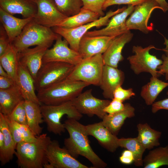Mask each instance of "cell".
<instances>
[{
	"instance_id": "cell-1",
	"label": "cell",
	"mask_w": 168,
	"mask_h": 168,
	"mask_svg": "<svg viewBox=\"0 0 168 168\" xmlns=\"http://www.w3.org/2000/svg\"><path fill=\"white\" fill-rule=\"evenodd\" d=\"M63 124L69 134V137L64 140V147L70 154L76 159L79 155L85 157L94 168L106 167L107 164L95 153L90 145L86 126L72 118H68Z\"/></svg>"
},
{
	"instance_id": "cell-2",
	"label": "cell",
	"mask_w": 168,
	"mask_h": 168,
	"mask_svg": "<svg viewBox=\"0 0 168 168\" xmlns=\"http://www.w3.org/2000/svg\"><path fill=\"white\" fill-rule=\"evenodd\" d=\"M52 140L47 133L37 136L33 142H21L16 145L15 155L21 168H43L47 163L46 152Z\"/></svg>"
},
{
	"instance_id": "cell-3",
	"label": "cell",
	"mask_w": 168,
	"mask_h": 168,
	"mask_svg": "<svg viewBox=\"0 0 168 168\" xmlns=\"http://www.w3.org/2000/svg\"><path fill=\"white\" fill-rule=\"evenodd\" d=\"M89 85L85 82L67 77L47 88L38 91L37 95L42 104L57 105L71 100Z\"/></svg>"
},
{
	"instance_id": "cell-4",
	"label": "cell",
	"mask_w": 168,
	"mask_h": 168,
	"mask_svg": "<svg viewBox=\"0 0 168 168\" xmlns=\"http://www.w3.org/2000/svg\"><path fill=\"white\" fill-rule=\"evenodd\" d=\"M58 35L51 28L38 24L33 19L12 44L19 52L33 46L47 45L50 46Z\"/></svg>"
},
{
	"instance_id": "cell-5",
	"label": "cell",
	"mask_w": 168,
	"mask_h": 168,
	"mask_svg": "<svg viewBox=\"0 0 168 168\" xmlns=\"http://www.w3.org/2000/svg\"><path fill=\"white\" fill-rule=\"evenodd\" d=\"M40 109L48 131L56 135H61L65 131L63 124L61 119L64 115L68 118L80 120L82 117L73 105L72 101H68L55 105L42 104Z\"/></svg>"
},
{
	"instance_id": "cell-6",
	"label": "cell",
	"mask_w": 168,
	"mask_h": 168,
	"mask_svg": "<svg viewBox=\"0 0 168 168\" xmlns=\"http://www.w3.org/2000/svg\"><path fill=\"white\" fill-rule=\"evenodd\" d=\"M104 65L101 54L83 59L74 66L68 77L99 86Z\"/></svg>"
},
{
	"instance_id": "cell-7",
	"label": "cell",
	"mask_w": 168,
	"mask_h": 168,
	"mask_svg": "<svg viewBox=\"0 0 168 168\" xmlns=\"http://www.w3.org/2000/svg\"><path fill=\"white\" fill-rule=\"evenodd\" d=\"M74 65L59 62L43 63L35 80L37 91L47 88L67 78Z\"/></svg>"
},
{
	"instance_id": "cell-8",
	"label": "cell",
	"mask_w": 168,
	"mask_h": 168,
	"mask_svg": "<svg viewBox=\"0 0 168 168\" xmlns=\"http://www.w3.org/2000/svg\"><path fill=\"white\" fill-rule=\"evenodd\" d=\"M126 7L118 8L115 11L110 10L104 16L96 21L74 28H67L59 26L53 27L52 30L61 35L68 42L70 47L78 52L80 40L89 30L94 27L106 26L110 19L114 15L124 11Z\"/></svg>"
},
{
	"instance_id": "cell-9",
	"label": "cell",
	"mask_w": 168,
	"mask_h": 168,
	"mask_svg": "<svg viewBox=\"0 0 168 168\" xmlns=\"http://www.w3.org/2000/svg\"><path fill=\"white\" fill-rule=\"evenodd\" d=\"M156 49L150 45L145 48L140 46H133V52L134 54L127 58L130 68L135 74L138 75L143 72L150 73L152 76L158 77V68L162 63V59L151 54L150 50Z\"/></svg>"
},
{
	"instance_id": "cell-10",
	"label": "cell",
	"mask_w": 168,
	"mask_h": 168,
	"mask_svg": "<svg viewBox=\"0 0 168 168\" xmlns=\"http://www.w3.org/2000/svg\"><path fill=\"white\" fill-rule=\"evenodd\" d=\"M46 157L48 163L44 168H88L73 157L65 148H61L59 142L52 140L48 147Z\"/></svg>"
},
{
	"instance_id": "cell-11",
	"label": "cell",
	"mask_w": 168,
	"mask_h": 168,
	"mask_svg": "<svg viewBox=\"0 0 168 168\" xmlns=\"http://www.w3.org/2000/svg\"><path fill=\"white\" fill-rule=\"evenodd\" d=\"M77 110L82 114L90 117L95 115L102 119L107 114L104 109L111 101L97 98L92 95V89L82 92L77 97L71 100Z\"/></svg>"
},
{
	"instance_id": "cell-12",
	"label": "cell",
	"mask_w": 168,
	"mask_h": 168,
	"mask_svg": "<svg viewBox=\"0 0 168 168\" xmlns=\"http://www.w3.org/2000/svg\"><path fill=\"white\" fill-rule=\"evenodd\" d=\"M58 35L53 47L48 49L43 58V63L50 62H59L75 65L82 58L78 52L71 49L65 39Z\"/></svg>"
},
{
	"instance_id": "cell-13",
	"label": "cell",
	"mask_w": 168,
	"mask_h": 168,
	"mask_svg": "<svg viewBox=\"0 0 168 168\" xmlns=\"http://www.w3.org/2000/svg\"><path fill=\"white\" fill-rule=\"evenodd\" d=\"M161 8L154 0H148L135 6L130 16L126 20L128 29L138 30L145 34L151 30L148 26V22L153 11Z\"/></svg>"
},
{
	"instance_id": "cell-14",
	"label": "cell",
	"mask_w": 168,
	"mask_h": 168,
	"mask_svg": "<svg viewBox=\"0 0 168 168\" xmlns=\"http://www.w3.org/2000/svg\"><path fill=\"white\" fill-rule=\"evenodd\" d=\"M37 11L33 17L36 23L51 28L58 26L68 17L57 8L53 0H36Z\"/></svg>"
},
{
	"instance_id": "cell-15",
	"label": "cell",
	"mask_w": 168,
	"mask_h": 168,
	"mask_svg": "<svg viewBox=\"0 0 168 168\" xmlns=\"http://www.w3.org/2000/svg\"><path fill=\"white\" fill-rule=\"evenodd\" d=\"M135 7L132 5H128L122 12L112 16L106 27L98 30L89 31L84 35L116 37L130 31L126 26V19L133 12Z\"/></svg>"
},
{
	"instance_id": "cell-16",
	"label": "cell",
	"mask_w": 168,
	"mask_h": 168,
	"mask_svg": "<svg viewBox=\"0 0 168 168\" xmlns=\"http://www.w3.org/2000/svg\"><path fill=\"white\" fill-rule=\"evenodd\" d=\"M116 37L84 35L80 40L78 52L83 59L102 54Z\"/></svg>"
},
{
	"instance_id": "cell-17",
	"label": "cell",
	"mask_w": 168,
	"mask_h": 168,
	"mask_svg": "<svg viewBox=\"0 0 168 168\" xmlns=\"http://www.w3.org/2000/svg\"><path fill=\"white\" fill-rule=\"evenodd\" d=\"M50 47L47 45H37L18 52L19 63L26 68L34 80L42 65L45 53Z\"/></svg>"
},
{
	"instance_id": "cell-18",
	"label": "cell",
	"mask_w": 168,
	"mask_h": 168,
	"mask_svg": "<svg viewBox=\"0 0 168 168\" xmlns=\"http://www.w3.org/2000/svg\"><path fill=\"white\" fill-rule=\"evenodd\" d=\"M124 79V73L121 70L105 65L99 85L104 97L107 99H113L114 90L122 85Z\"/></svg>"
},
{
	"instance_id": "cell-19",
	"label": "cell",
	"mask_w": 168,
	"mask_h": 168,
	"mask_svg": "<svg viewBox=\"0 0 168 168\" xmlns=\"http://www.w3.org/2000/svg\"><path fill=\"white\" fill-rule=\"evenodd\" d=\"M133 36V34L130 31L116 37L102 54L104 64L117 68L119 62L124 59L122 54L123 49Z\"/></svg>"
},
{
	"instance_id": "cell-20",
	"label": "cell",
	"mask_w": 168,
	"mask_h": 168,
	"mask_svg": "<svg viewBox=\"0 0 168 168\" xmlns=\"http://www.w3.org/2000/svg\"><path fill=\"white\" fill-rule=\"evenodd\" d=\"M89 135L95 137L108 151L114 152L119 147L118 138L103 124L102 121L86 126Z\"/></svg>"
},
{
	"instance_id": "cell-21",
	"label": "cell",
	"mask_w": 168,
	"mask_h": 168,
	"mask_svg": "<svg viewBox=\"0 0 168 168\" xmlns=\"http://www.w3.org/2000/svg\"><path fill=\"white\" fill-rule=\"evenodd\" d=\"M0 8L12 15L33 18L37 11L36 0H0Z\"/></svg>"
},
{
	"instance_id": "cell-22",
	"label": "cell",
	"mask_w": 168,
	"mask_h": 168,
	"mask_svg": "<svg viewBox=\"0 0 168 168\" xmlns=\"http://www.w3.org/2000/svg\"><path fill=\"white\" fill-rule=\"evenodd\" d=\"M16 82L25 100L42 105L35 93L34 79L26 68L20 63Z\"/></svg>"
},
{
	"instance_id": "cell-23",
	"label": "cell",
	"mask_w": 168,
	"mask_h": 168,
	"mask_svg": "<svg viewBox=\"0 0 168 168\" xmlns=\"http://www.w3.org/2000/svg\"><path fill=\"white\" fill-rule=\"evenodd\" d=\"M33 18L21 19L15 17L0 8V21L9 38L10 43L21 34Z\"/></svg>"
},
{
	"instance_id": "cell-24",
	"label": "cell",
	"mask_w": 168,
	"mask_h": 168,
	"mask_svg": "<svg viewBox=\"0 0 168 168\" xmlns=\"http://www.w3.org/2000/svg\"><path fill=\"white\" fill-rule=\"evenodd\" d=\"M124 104V108L123 110L113 114H107L102 119V122L104 126L116 136L126 119L133 117L135 115L134 107L129 103Z\"/></svg>"
},
{
	"instance_id": "cell-25",
	"label": "cell",
	"mask_w": 168,
	"mask_h": 168,
	"mask_svg": "<svg viewBox=\"0 0 168 168\" xmlns=\"http://www.w3.org/2000/svg\"><path fill=\"white\" fill-rule=\"evenodd\" d=\"M0 130L4 137V146L0 152V161L3 166L11 161L15 155L16 145L9 129L5 116L0 112Z\"/></svg>"
},
{
	"instance_id": "cell-26",
	"label": "cell",
	"mask_w": 168,
	"mask_h": 168,
	"mask_svg": "<svg viewBox=\"0 0 168 168\" xmlns=\"http://www.w3.org/2000/svg\"><path fill=\"white\" fill-rule=\"evenodd\" d=\"M25 100L16 85L6 89H0V112L9 115L21 102Z\"/></svg>"
},
{
	"instance_id": "cell-27",
	"label": "cell",
	"mask_w": 168,
	"mask_h": 168,
	"mask_svg": "<svg viewBox=\"0 0 168 168\" xmlns=\"http://www.w3.org/2000/svg\"><path fill=\"white\" fill-rule=\"evenodd\" d=\"M137 127L138 131L137 138L146 150H151L160 145L161 132L152 128L147 123H139Z\"/></svg>"
},
{
	"instance_id": "cell-28",
	"label": "cell",
	"mask_w": 168,
	"mask_h": 168,
	"mask_svg": "<svg viewBox=\"0 0 168 168\" xmlns=\"http://www.w3.org/2000/svg\"><path fill=\"white\" fill-rule=\"evenodd\" d=\"M27 126L36 136L41 134L43 128L40 124L44 122L40 109V105L35 103L25 100Z\"/></svg>"
},
{
	"instance_id": "cell-29",
	"label": "cell",
	"mask_w": 168,
	"mask_h": 168,
	"mask_svg": "<svg viewBox=\"0 0 168 168\" xmlns=\"http://www.w3.org/2000/svg\"><path fill=\"white\" fill-rule=\"evenodd\" d=\"M0 65L16 82L19 65V54L12 43L4 54L0 56Z\"/></svg>"
},
{
	"instance_id": "cell-30",
	"label": "cell",
	"mask_w": 168,
	"mask_h": 168,
	"mask_svg": "<svg viewBox=\"0 0 168 168\" xmlns=\"http://www.w3.org/2000/svg\"><path fill=\"white\" fill-rule=\"evenodd\" d=\"M168 86V82L152 76L150 81L143 86L140 92L141 97L148 105H152L159 94Z\"/></svg>"
},
{
	"instance_id": "cell-31",
	"label": "cell",
	"mask_w": 168,
	"mask_h": 168,
	"mask_svg": "<svg viewBox=\"0 0 168 168\" xmlns=\"http://www.w3.org/2000/svg\"><path fill=\"white\" fill-rule=\"evenodd\" d=\"M98 13L82 8L73 16L68 17L58 26L67 28H74L95 21L100 17Z\"/></svg>"
},
{
	"instance_id": "cell-32",
	"label": "cell",
	"mask_w": 168,
	"mask_h": 168,
	"mask_svg": "<svg viewBox=\"0 0 168 168\" xmlns=\"http://www.w3.org/2000/svg\"><path fill=\"white\" fill-rule=\"evenodd\" d=\"M168 166V145L152 149L143 159L144 168H158Z\"/></svg>"
},
{
	"instance_id": "cell-33",
	"label": "cell",
	"mask_w": 168,
	"mask_h": 168,
	"mask_svg": "<svg viewBox=\"0 0 168 168\" xmlns=\"http://www.w3.org/2000/svg\"><path fill=\"white\" fill-rule=\"evenodd\" d=\"M118 144L119 147L125 148L132 152L134 157V164L136 166H143V155L146 149L137 137L119 138Z\"/></svg>"
},
{
	"instance_id": "cell-34",
	"label": "cell",
	"mask_w": 168,
	"mask_h": 168,
	"mask_svg": "<svg viewBox=\"0 0 168 168\" xmlns=\"http://www.w3.org/2000/svg\"><path fill=\"white\" fill-rule=\"evenodd\" d=\"M7 120L16 145L21 142H31L36 140L37 136L34 134L27 125Z\"/></svg>"
},
{
	"instance_id": "cell-35",
	"label": "cell",
	"mask_w": 168,
	"mask_h": 168,
	"mask_svg": "<svg viewBox=\"0 0 168 168\" xmlns=\"http://www.w3.org/2000/svg\"><path fill=\"white\" fill-rule=\"evenodd\" d=\"M58 10L67 17L78 13L83 6L82 0H53Z\"/></svg>"
},
{
	"instance_id": "cell-36",
	"label": "cell",
	"mask_w": 168,
	"mask_h": 168,
	"mask_svg": "<svg viewBox=\"0 0 168 168\" xmlns=\"http://www.w3.org/2000/svg\"><path fill=\"white\" fill-rule=\"evenodd\" d=\"M25 100L20 103L9 115L5 116L7 120L13 121L20 124L27 125V116L25 106Z\"/></svg>"
},
{
	"instance_id": "cell-37",
	"label": "cell",
	"mask_w": 168,
	"mask_h": 168,
	"mask_svg": "<svg viewBox=\"0 0 168 168\" xmlns=\"http://www.w3.org/2000/svg\"><path fill=\"white\" fill-rule=\"evenodd\" d=\"M107 0H82V8L98 14L100 17L105 16L103 7Z\"/></svg>"
},
{
	"instance_id": "cell-38",
	"label": "cell",
	"mask_w": 168,
	"mask_h": 168,
	"mask_svg": "<svg viewBox=\"0 0 168 168\" xmlns=\"http://www.w3.org/2000/svg\"><path fill=\"white\" fill-rule=\"evenodd\" d=\"M135 95V93L132 88L125 89L123 88L121 86L117 87L113 93L114 98L122 102L130 99L131 97Z\"/></svg>"
},
{
	"instance_id": "cell-39",
	"label": "cell",
	"mask_w": 168,
	"mask_h": 168,
	"mask_svg": "<svg viewBox=\"0 0 168 168\" xmlns=\"http://www.w3.org/2000/svg\"><path fill=\"white\" fill-rule=\"evenodd\" d=\"M148 0H107L103 7V10L108 7L115 5L128 4L134 6L139 5Z\"/></svg>"
},
{
	"instance_id": "cell-40",
	"label": "cell",
	"mask_w": 168,
	"mask_h": 168,
	"mask_svg": "<svg viewBox=\"0 0 168 168\" xmlns=\"http://www.w3.org/2000/svg\"><path fill=\"white\" fill-rule=\"evenodd\" d=\"M124 108V104L123 102L114 98L109 104L104 109L105 112L107 114H113L123 110Z\"/></svg>"
},
{
	"instance_id": "cell-41",
	"label": "cell",
	"mask_w": 168,
	"mask_h": 168,
	"mask_svg": "<svg viewBox=\"0 0 168 168\" xmlns=\"http://www.w3.org/2000/svg\"><path fill=\"white\" fill-rule=\"evenodd\" d=\"M10 42L8 36L2 26H0V56L5 52L8 48Z\"/></svg>"
},
{
	"instance_id": "cell-42",
	"label": "cell",
	"mask_w": 168,
	"mask_h": 168,
	"mask_svg": "<svg viewBox=\"0 0 168 168\" xmlns=\"http://www.w3.org/2000/svg\"><path fill=\"white\" fill-rule=\"evenodd\" d=\"M162 63L158 68L159 75L165 76V80L168 81V56L163 54L161 57Z\"/></svg>"
},
{
	"instance_id": "cell-43",
	"label": "cell",
	"mask_w": 168,
	"mask_h": 168,
	"mask_svg": "<svg viewBox=\"0 0 168 168\" xmlns=\"http://www.w3.org/2000/svg\"><path fill=\"white\" fill-rule=\"evenodd\" d=\"M166 94L168 95V92ZM161 110H168V98L155 102L152 105V112L154 114Z\"/></svg>"
},
{
	"instance_id": "cell-44",
	"label": "cell",
	"mask_w": 168,
	"mask_h": 168,
	"mask_svg": "<svg viewBox=\"0 0 168 168\" xmlns=\"http://www.w3.org/2000/svg\"><path fill=\"white\" fill-rule=\"evenodd\" d=\"M119 160L123 164L129 165L134 162V157L132 152L127 149L123 151Z\"/></svg>"
},
{
	"instance_id": "cell-45",
	"label": "cell",
	"mask_w": 168,
	"mask_h": 168,
	"mask_svg": "<svg viewBox=\"0 0 168 168\" xmlns=\"http://www.w3.org/2000/svg\"><path fill=\"white\" fill-rule=\"evenodd\" d=\"M16 85V82L15 81L10 77L0 76V89H9Z\"/></svg>"
},
{
	"instance_id": "cell-46",
	"label": "cell",
	"mask_w": 168,
	"mask_h": 168,
	"mask_svg": "<svg viewBox=\"0 0 168 168\" xmlns=\"http://www.w3.org/2000/svg\"><path fill=\"white\" fill-rule=\"evenodd\" d=\"M159 5L162 10L164 12L168 11V3L166 0H154Z\"/></svg>"
},
{
	"instance_id": "cell-47",
	"label": "cell",
	"mask_w": 168,
	"mask_h": 168,
	"mask_svg": "<svg viewBox=\"0 0 168 168\" xmlns=\"http://www.w3.org/2000/svg\"><path fill=\"white\" fill-rule=\"evenodd\" d=\"M4 146V137L2 132L0 130V152L3 150Z\"/></svg>"
},
{
	"instance_id": "cell-48",
	"label": "cell",
	"mask_w": 168,
	"mask_h": 168,
	"mask_svg": "<svg viewBox=\"0 0 168 168\" xmlns=\"http://www.w3.org/2000/svg\"><path fill=\"white\" fill-rule=\"evenodd\" d=\"M164 44L166 47L164 48L161 49L165 53V55L168 56V39L164 38Z\"/></svg>"
},
{
	"instance_id": "cell-49",
	"label": "cell",
	"mask_w": 168,
	"mask_h": 168,
	"mask_svg": "<svg viewBox=\"0 0 168 168\" xmlns=\"http://www.w3.org/2000/svg\"><path fill=\"white\" fill-rule=\"evenodd\" d=\"M0 76L5 77H10L7 73L0 65Z\"/></svg>"
}]
</instances>
